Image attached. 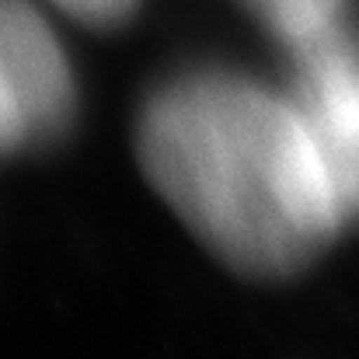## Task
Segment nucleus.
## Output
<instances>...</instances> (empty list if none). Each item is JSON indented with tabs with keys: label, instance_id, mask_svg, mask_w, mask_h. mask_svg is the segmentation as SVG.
<instances>
[{
	"label": "nucleus",
	"instance_id": "obj_3",
	"mask_svg": "<svg viewBox=\"0 0 359 359\" xmlns=\"http://www.w3.org/2000/svg\"><path fill=\"white\" fill-rule=\"evenodd\" d=\"M0 84L28 147H46L70 133L77 116L74 67L49 21L28 0H0Z\"/></svg>",
	"mask_w": 359,
	"mask_h": 359
},
{
	"label": "nucleus",
	"instance_id": "obj_6",
	"mask_svg": "<svg viewBox=\"0 0 359 359\" xmlns=\"http://www.w3.org/2000/svg\"><path fill=\"white\" fill-rule=\"evenodd\" d=\"M21 147H28L25 143V129H21V119H18L4 84H0V157H7V154H14Z\"/></svg>",
	"mask_w": 359,
	"mask_h": 359
},
{
	"label": "nucleus",
	"instance_id": "obj_4",
	"mask_svg": "<svg viewBox=\"0 0 359 359\" xmlns=\"http://www.w3.org/2000/svg\"><path fill=\"white\" fill-rule=\"evenodd\" d=\"M286 49L307 46L346 21V0H241Z\"/></svg>",
	"mask_w": 359,
	"mask_h": 359
},
{
	"label": "nucleus",
	"instance_id": "obj_2",
	"mask_svg": "<svg viewBox=\"0 0 359 359\" xmlns=\"http://www.w3.org/2000/svg\"><path fill=\"white\" fill-rule=\"evenodd\" d=\"M290 102L332 185L342 224L359 220V35L342 21L290 49Z\"/></svg>",
	"mask_w": 359,
	"mask_h": 359
},
{
	"label": "nucleus",
	"instance_id": "obj_1",
	"mask_svg": "<svg viewBox=\"0 0 359 359\" xmlns=\"http://www.w3.org/2000/svg\"><path fill=\"white\" fill-rule=\"evenodd\" d=\"M136 157L178 220L241 276L290 279L346 227L290 95L231 70L164 81L140 109Z\"/></svg>",
	"mask_w": 359,
	"mask_h": 359
},
{
	"label": "nucleus",
	"instance_id": "obj_5",
	"mask_svg": "<svg viewBox=\"0 0 359 359\" xmlns=\"http://www.w3.org/2000/svg\"><path fill=\"white\" fill-rule=\"evenodd\" d=\"M63 14H70L81 25L91 28H116L122 21L133 18L140 0H53Z\"/></svg>",
	"mask_w": 359,
	"mask_h": 359
}]
</instances>
